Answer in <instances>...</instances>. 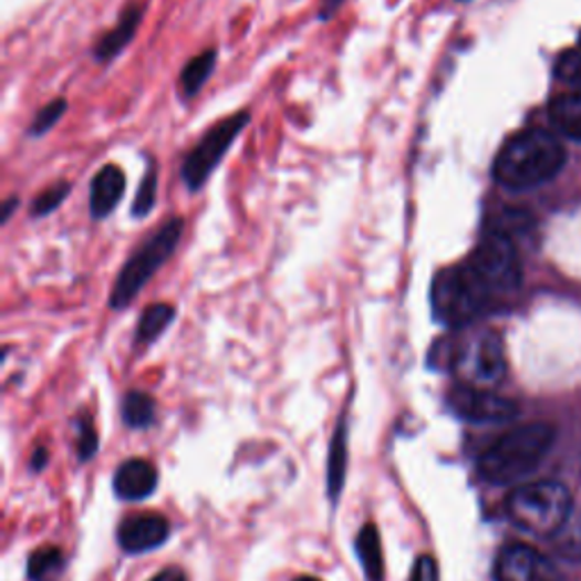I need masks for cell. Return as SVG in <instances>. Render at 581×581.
Masks as SVG:
<instances>
[{
	"instance_id": "cell-5",
	"label": "cell",
	"mask_w": 581,
	"mask_h": 581,
	"mask_svg": "<svg viewBox=\"0 0 581 581\" xmlns=\"http://www.w3.org/2000/svg\"><path fill=\"white\" fill-rule=\"evenodd\" d=\"M429 300L434 319L455 330L475 323L496 307L494 295L481 287L466 261L443 268L434 276Z\"/></svg>"
},
{
	"instance_id": "cell-25",
	"label": "cell",
	"mask_w": 581,
	"mask_h": 581,
	"mask_svg": "<svg viewBox=\"0 0 581 581\" xmlns=\"http://www.w3.org/2000/svg\"><path fill=\"white\" fill-rule=\"evenodd\" d=\"M557 75L570 86V92L581 94V49H572L559 58Z\"/></svg>"
},
{
	"instance_id": "cell-34",
	"label": "cell",
	"mask_w": 581,
	"mask_h": 581,
	"mask_svg": "<svg viewBox=\"0 0 581 581\" xmlns=\"http://www.w3.org/2000/svg\"><path fill=\"white\" fill-rule=\"evenodd\" d=\"M579 49H581V46H579Z\"/></svg>"
},
{
	"instance_id": "cell-33",
	"label": "cell",
	"mask_w": 581,
	"mask_h": 581,
	"mask_svg": "<svg viewBox=\"0 0 581 581\" xmlns=\"http://www.w3.org/2000/svg\"><path fill=\"white\" fill-rule=\"evenodd\" d=\"M295 581H321V579H317V577H300V579H295Z\"/></svg>"
},
{
	"instance_id": "cell-18",
	"label": "cell",
	"mask_w": 581,
	"mask_h": 581,
	"mask_svg": "<svg viewBox=\"0 0 581 581\" xmlns=\"http://www.w3.org/2000/svg\"><path fill=\"white\" fill-rule=\"evenodd\" d=\"M216 60H218V53L214 49L209 51H203L200 55L191 58L183 73H180V94L183 98H194L203 92V86L207 84V80L211 77L214 69H216Z\"/></svg>"
},
{
	"instance_id": "cell-13",
	"label": "cell",
	"mask_w": 581,
	"mask_h": 581,
	"mask_svg": "<svg viewBox=\"0 0 581 581\" xmlns=\"http://www.w3.org/2000/svg\"><path fill=\"white\" fill-rule=\"evenodd\" d=\"M123 194H125V173L114 164L103 166L92 183V194H89V211H92L96 220L107 218L116 209V205L123 200Z\"/></svg>"
},
{
	"instance_id": "cell-21",
	"label": "cell",
	"mask_w": 581,
	"mask_h": 581,
	"mask_svg": "<svg viewBox=\"0 0 581 581\" xmlns=\"http://www.w3.org/2000/svg\"><path fill=\"white\" fill-rule=\"evenodd\" d=\"M66 559L58 548H43L34 552L28 561V579L30 581H58L64 572Z\"/></svg>"
},
{
	"instance_id": "cell-28",
	"label": "cell",
	"mask_w": 581,
	"mask_h": 581,
	"mask_svg": "<svg viewBox=\"0 0 581 581\" xmlns=\"http://www.w3.org/2000/svg\"><path fill=\"white\" fill-rule=\"evenodd\" d=\"M409 581H438V563L434 561V557H429V554L418 557L414 563Z\"/></svg>"
},
{
	"instance_id": "cell-26",
	"label": "cell",
	"mask_w": 581,
	"mask_h": 581,
	"mask_svg": "<svg viewBox=\"0 0 581 581\" xmlns=\"http://www.w3.org/2000/svg\"><path fill=\"white\" fill-rule=\"evenodd\" d=\"M559 552L570 561H581V518L570 520L559 533Z\"/></svg>"
},
{
	"instance_id": "cell-14",
	"label": "cell",
	"mask_w": 581,
	"mask_h": 581,
	"mask_svg": "<svg viewBox=\"0 0 581 581\" xmlns=\"http://www.w3.org/2000/svg\"><path fill=\"white\" fill-rule=\"evenodd\" d=\"M142 19H144V10L139 6L127 8L123 12V17L118 19V23L96 43V53H94L96 60L101 64H107L114 58H118L129 46V41L134 39V34H137Z\"/></svg>"
},
{
	"instance_id": "cell-2",
	"label": "cell",
	"mask_w": 581,
	"mask_h": 581,
	"mask_svg": "<svg viewBox=\"0 0 581 581\" xmlns=\"http://www.w3.org/2000/svg\"><path fill=\"white\" fill-rule=\"evenodd\" d=\"M554 427L548 423H527L486 448L477 461V473L486 484L509 486L539 468L554 445Z\"/></svg>"
},
{
	"instance_id": "cell-19",
	"label": "cell",
	"mask_w": 581,
	"mask_h": 581,
	"mask_svg": "<svg viewBox=\"0 0 581 581\" xmlns=\"http://www.w3.org/2000/svg\"><path fill=\"white\" fill-rule=\"evenodd\" d=\"M173 319H175V309L170 304H166V302L151 304L142 314V319H139L137 343H142V345L155 343L168 330Z\"/></svg>"
},
{
	"instance_id": "cell-15",
	"label": "cell",
	"mask_w": 581,
	"mask_h": 581,
	"mask_svg": "<svg viewBox=\"0 0 581 581\" xmlns=\"http://www.w3.org/2000/svg\"><path fill=\"white\" fill-rule=\"evenodd\" d=\"M550 121L561 137L581 144V94L563 92L550 103Z\"/></svg>"
},
{
	"instance_id": "cell-32",
	"label": "cell",
	"mask_w": 581,
	"mask_h": 581,
	"mask_svg": "<svg viewBox=\"0 0 581 581\" xmlns=\"http://www.w3.org/2000/svg\"><path fill=\"white\" fill-rule=\"evenodd\" d=\"M43 464H46V450H39V453H34V459H32V470L37 468V470H41L43 468Z\"/></svg>"
},
{
	"instance_id": "cell-31",
	"label": "cell",
	"mask_w": 581,
	"mask_h": 581,
	"mask_svg": "<svg viewBox=\"0 0 581 581\" xmlns=\"http://www.w3.org/2000/svg\"><path fill=\"white\" fill-rule=\"evenodd\" d=\"M17 207H19V198H10V200L3 205V222L10 220V216L14 214Z\"/></svg>"
},
{
	"instance_id": "cell-10",
	"label": "cell",
	"mask_w": 581,
	"mask_h": 581,
	"mask_svg": "<svg viewBox=\"0 0 581 581\" xmlns=\"http://www.w3.org/2000/svg\"><path fill=\"white\" fill-rule=\"evenodd\" d=\"M496 581H559L557 566L529 546H507L500 550L494 568Z\"/></svg>"
},
{
	"instance_id": "cell-27",
	"label": "cell",
	"mask_w": 581,
	"mask_h": 581,
	"mask_svg": "<svg viewBox=\"0 0 581 581\" xmlns=\"http://www.w3.org/2000/svg\"><path fill=\"white\" fill-rule=\"evenodd\" d=\"M75 429H77V453H80V461H89L96 450H98V436H96V429H94V423L86 421V418H80L75 423Z\"/></svg>"
},
{
	"instance_id": "cell-7",
	"label": "cell",
	"mask_w": 581,
	"mask_h": 581,
	"mask_svg": "<svg viewBox=\"0 0 581 581\" xmlns=\"http://www.w3.org/2000/svg\"><path fill=\"white\" fill-rule=\"evenodd\" d=\"M466 263L496 302L520 287L522 266L518 248L513 239L500 228L488 230L484 235Z\"/></svg>"
},
{
	"instance_id": "cell-1",
	"label": "cell",
	"mask_w": 581,
	"mask_h": 581,
	"mask_svg": "<svg viewBox=\"0 0 581 581\" xmlns=\"http://www.w3.org/2000/svg\"><path fill=\"white\" fill-rule=\"evenodd\" d=\"M566 148L554 132L543 127L522 129L500 148L494 177L509 191H529L541 187L561 173Z\"/></svg>"
},
{
	"instance_id": "cell-24",
	"label": "cell",
	"mask_w": 581,
	"mask_h": 581,
	"mask_svg": "<svg viewBox=\"0 0 581 581\" xmlns=\"http://www.w3.org/2000/svg\"><path fill=\"white\" fill-rule=\"evenodd\" d=\"M69 191H71V185H69V183H58V185L49 187L46 191H43L41 196H37V198L32 200V205H30V214L37 216V218L53 214V211L66 200Z\"/></svg>"
},
{
	"instance_id": "cell-22",
	"label": "cell",
	"mask_w": 581,
	"mask_h": 581,
	"mask_svg": "<svg viewBox=\"0 0 581 581\" xmlns=\"http://www.w3.org/2000/svg\"><path fill=\"white\" fill-rule=\"evenodd\" d=\"M69 110V103L64 98H55L51 101L46 107H43L41 112H37V116L32 118L30 127H28V137H43L49 129H53L60 118L66 114Z\"/></svg>"
},
{
	"instance_id": "cell-29",
	"label": "cell",
	"mask_w": 581,
	"mask_h": 581,
	"mask_svg": "<svg viewBox=\"0 0 581 581\" xmlns=\"http://www.w3.org/2000/svg\"><path fill=\"white\" fill-rule=\"evenodd\" d=\"M151 581H187V577L180 568H166L159 574H155Z\"/></svg>"
},
{
	"instance_id": "cell-16",
	"label": "cell",
	"mask_w": 581,
	"mask_h": 581,
	"mask_svg": "<svg viewBox=\"0 0 581 581\" xmlns=\"http://www.w3.org/2000/svg\"><path fill=\"white\" fill-rule=\"evenodd\" d=\"M345 470H347V423L341 421L332 443H330V455H328V494L332 502H339V496L345 484Z\"/></svg>"
},
{
	"instance_id": "cell-9",
	"label": "cell",
	"mask_w": 581,
	"mask_h": 581,
	"mask_svg": "<svg viewBox=\"0 0 581 581\" xmlns=\"http://www.w3.org/2000/svg\"><path fill=\"white\" fill-rule=\"evenodd\" d=\"M445 405L466 423H507L520 412L513 400L468 384H459L445 395Z\"/></svg>"
},
{
	"instance_id": "cell-20",
	"label": "cell",
	"mask_w": 581,
	"mask_h": 581,
	"mask_svg": "<svg viewBox=\"0 0 581 581\" xmlns=\"http://www.w3.org/2000/svg\"><path fill=\"white\" fill-rule=\"evenodd\" d=\"M123 421L132 429H146L155 423V400L144 391H129L123 400Z\"/></svg>"
},
{
	"instance_id": "cell-23",
	"label": "cell",
	"mask_w": 581,
	"mask_h": 581,
	"mask_svg": "<svg viewBox=\"0 0 581 581\" xmlns=\"http://www.w3.org/2000/svg\"><path fill=\"white\" fill-rule=\"evenodd\" d=\"M157 203V170L155 166L151 164V168L146 170L144 175V180L139 185V191L137 196H134V203H132V216L134 218H144L153 211Z\"/></svg>"
},
{
	"instance_id": "cell-4",
	"label": "cell",
	"mask_w": 581,
	"mask_h": 581,
	"mask_svg": "<svg viewBox=\"0 0 581 581\" xmlns=\"http://www.w3.org/2000/svg\"><path fill=\"white\" fill-rule=\"evenodd\" d=\"M507 516L520 531L552 539L572 520V496L557 479L529 481L507 498Z\"/></svg>"
},
{
	"instance_id": "cell-30",
	"label": "cell",
	"mask_w": 581,
	"mask_h": 581,
	"mask_svg": "<svg viewBox=\"0 0 581 581\" xmlns=\"http://www.w3.org/2000/svg\"><path fill=\"white\" fill-rule=\"evenodd\" d=\"M341 6H343V0H323V6H321V21L332 19Z\"/></svg>"
},
{
	"instance_id": "cell-11",
	"label": "cell",
	"mask_w": 581,
	"mask_h": 581,
	"mask_svg": "<svg viewBox=\"0 0 581 581\" xmlns=\"http://www.w3.org/2000/svg\"><path fill=\"white\" fill-rule=\"evenodd\" d=\"M170 536V522L159 513L132 516L118 527V546L127 554H144L162 548Z\"/></svg>"
},
{
	"instance_id": "cell-12",
	"label": "cell",
	"mask_w": 581,
	"mask_h": 581,
	"mask_svg": "<svg viewBox=\"0 0 581 581\" xmlns=\"http://www.w3.org/2000/svg\"><path fill=\"white\" fill-rule=\"evenodd\" d=\"M159 481L157 468L146 459H127L114 475V494L121 500H146L155 494Z\"/></svg>"
},
{
	"instance_id": "cell-17",
	"label": "cell",
	"mask_w": 581,
	"mask_h": 581,
	"mask_svg": "<svg viewBox=\"0 0 581 581\" xmlns=\"http://www.w3.org/2000/svg\"><path fill=\"white\" fill-rule=\"evenodd\" d=\"M354 550H356V557H360L362 561L366 579L384 581V554H382V543H380V533L375 525H366L360 533H356Z\"/></svg>"
},
{
	"instance_id": "cell-3",
	"label": "cell",
	"mask_w": 581,
	"mask_h": 581,
	"mask_svg": "<svg viewBox=\"0 0 581 581\" xmlns=\"http://www.w3.org/2000/svg\"><path fill=\"white\" fill-rule=\"evenodd\" d=\"M429 369L450 371L464 384L488 388L507 375V356L502 339L494 332H481L470 339L445 336L436 341L427 356Z\"/></svg>"
},
{
	"instance_id": "cell-6",
	"label": "cell",
	"mask_w": 581,
	"mask_h": 581,
	"mask_svg": "<svg viewBox=\"0 0 581 581\" xmlns=\"http://www.w3.org/2000/svg\"><path fill=\"white\" fill-rule=\"evenodd\" d=\"M183 232H185L183 218L166 220L164 226L123 263L121 273L114 282V289L110 293L112 309H125L142 293V289L155 278L159 268L173 257L177 243L183 239Z\"/></svg>"
},
{
	"instance_id": "cell-8",
	"label": "cell",
	"mask_w": 581,
	"mask_h": 581,
	"mask_svg": "<svg viewBox=\"0 0 581 581\" xmlns=\"http://www.w3.org/2000/svg\"><path fill=\"white\" fill-rule=\"evenodd\" d=\"M250 112H237L209 127L194 151L187 155L180 175L189 191H198L216 170V166L228 155V151L239 139V134L248 127Z\"/></svg>"
}]
</instances>
